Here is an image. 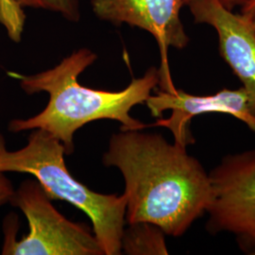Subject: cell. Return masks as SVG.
<instances>
[{
    "mask_svg": "<svg viewBox=\"0 0 255 255\" xmlns=\"http://www.w3.org/2000/svg\"><path fill=\"white\" fill-rule=\"evenodd\" d=\"M65 154L61 141L42 128L32 129L27 145L18 150H9L0 133V172L34 176L51 200L67 201L89 217L104 255H121L126 223L125 195H104L89 189L69 173Z\"/></svg>",
    "mask_w": 255,
    "mask_h": 255,
    "instance_id": "obj_3",
    "label": "cell"
},
{
    "mask_svg": "<svg viewBox=\"0 0 255 255\" xmlns=\"http://www.w3.org/2000/svg\"><path fill=\"white\" fill-rule=\"evenodd\" d=\"M91 5L98 18L115 26L140 27L154 37L161 52L159 85L163 91H175L167 50L169 47L183 49L189 44L181 20L183 0H91Z\"/></svg>",
    "mask_w": 255,
    "mask_h": 255,
    "instance_id": "obj_6",
    "label": "cell"
},
{
    "mask_svg": "<svg viewBox=\"0 0 255 255\" xmlns=\"http://www.w3.org/2000/svg\"><path fill=\"white\" fill-rule=\"evenodd\" d=\"M37 181L20 184L9 203L21 210L29 232L16 239L17 220L10 215L4 222L3 255H104L90 230L64 217Z\"/></svg>",
    "mask_w": 255,
    "mask_h": 255,
    "instance_id": "obj_4",
    "label": "cell"
},
{
    "mask_svg": "<svg viewBox=\"0 0 255 255\" xmlns=\"http://www.w3.org/2000/svg\"><path fill=\"white\" fill-rule=\"evenodd\" d=\"M146 104L154 118H161L164 112L171 111L168 119H158L146 128H166L172 132L174 142L186 147L195 143L190 130L192 119L201 115H228L242 121L255 132V116L251 112L249 97L243 87L234 90L224 88L207 96L191 95L181 89L173 92L161 90L150 95Z\"/></svg>",
    "mask_w": 255,
    "mask_h": 255,
    "instance_id": "obj_7",
    "label": "cell"
},
{
    "mask_svg": "<svg viewBox=\"0 0 255 255\" xmlns=\"http://www.w3.org/2000/svg\"><path fill=\"white\" fill-rule=\"evenodd\" d=\"M97 60L88 48H81L64 58L55 67L40 73L23 76L9 74L19 81L28 95L46 92V108L27 119H13L9 131L20 132L42 128L61 141L67 155L73 153L74 134L84 125L100 119L121 123V130H142L146 124L130 117L135 105L146 103L160 83L159 69L150 67L141 78L133 79L121 91L96 90L82 85L79 76Z\"/></svg>",
    "mask_w": 255,
    "mask_h": 255,
    "instance_id": "obj_2",
    "label": "cell"
},
{
    "mask_svg": "<svg viewBox=\"0 0 255 255\" xmlns=\"http://www.w3.org/2000/svg\"><path fill=\"white\" fill-rule=\"evenodd\" d=\"M209 177L207 232L229 234L243 254L255 255V149L224 156Z\"/></svg>",
    "mask_w": 255,
    "mask_h": 255,
    "instance_id": "obj_5",
    "label": "cell"
},
{
    "mask_svg": "<svg viewBox=\"0 0 255 255\" xmlns=\"http://www.w3.org/2000/svg\"><path fill=\"white\" fill-rule=\"evenodd\" d=\"M121 237V252L128 255H166L165 234L149 222L129 223Z\"/></svg>",
    "mask_w": 255,
    "mask_h": 255,
    "instance_id": "obj_10",
    "label": "cell"
},
{
    "mask_svg": "<svg viewBox=\"0 0 255 255\" xmlns=\"http://www.w3.org/2000/svg\"><path fill=\"white\" fill-rule=\"evenodd\" d=\"M14 191L15 189L11 182L5 176V173L0 172V206L9 203Z\"/></svg>",
    "mask_w": 255,
    "mask_h": 255,
    "instance_id": "obj_11",
    "label": "cell"
},
{
    "mask_svg": "<svg viewBox=\"0 0 255 255\" xmlns=\"http://www.w3.org/2000/svg\"><path fill=\"white\" fill-rule=\"evenodd\" d=\"M42 9L60 13L69 22L81 20L80 0H0V23L9 39L18 43L23 32L25 13L23 8Z\"/></svg>",
    "mask_w": 255,
    "mask_h": 255,
    "instance_id": "obj_9",
    "label": "cell"
},
{
    "mask_svg": "<svg viewBox=\"0 0 255 255\" xmlns=\"http://www.w3.org/2000/svg\"><path fill=\"white\" fill-rule=\"evenodd\" d=\"M254 25H255V18H254Z\"/></svg>",
    "mask_w": 255,
    "mask_h": 255,
    "instance_id": "obj_14",
    "label": "cell"
},
{
    "mask_svg": "<svg viewBox=\"0 0 255 255\" xmlns=\"http://www.w3.org/2000/svg\"><path fill=\"white\" fill-rule=\"evenodd\" d=\"M195 23L209 25L219 37V54L242 83L255 116V27L254 19L234 13L221 0H192Z\"/></svg>",
    "mask_w": 255,
    "mask_h": 255,
    "instance_id": "obj_8",
    "label": "cell"
},
{
    "mask_svg": "<svg viewBox=\"0 0 255 255\" xmlns=\"http://www.w3.org/2000/svg\"><path fill=\"white\" fill-rule=\"evenodd\" d=\"M241 13L250 18L255 17V0H249L241 7Z\"/></svg>",
    "mask_w": 255,
    "mask_h": 255,
    "instance_id": "obj_12",
    "label": "cell"
},
{
    "mask_svg": "<svg viewBox=\"0 0 255 255\" xmlns=\"http://www.w3.org/2000/svg\"><path fill=\"white\" fill-rule=\"evenodd\" d=\"M191 1L192 0H183V4L188 5ZM247 1H249V0H221V2L224 4V6L232 10L238 6L242 7Z\"/></svg>",
    "mask_w": 255,
    "mask_h": 255,
    "instance_id": "obj_13",
    "label": "cell"
},
{
    "mask_svg": "<svg viewBox=\"0 0 255 255\" xmlns=\"http://www.w3.org/2000/svg\"><path fill=\"white\" fill-rule=\"evenodd\" d=\"M102 162L124 178L128 224L149 222L181 237L207 212L209 173L186 146L158 133L121 130L111 137Z\"/></svg>",
    "mask_w": 255,
    "mask_h": 255,
    "instance_id": "obj_1",
    "label": "cell"
}]
</instances>
